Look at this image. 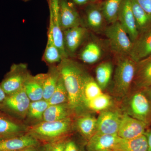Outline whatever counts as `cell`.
Here are the masks:
<instances>
[{
  "instance_id": "cell-1",
  "label": "cell",
  "mask_w": 151,
  "mask_h": 151,
  "mask_svg": "<svg viewBox=\"0 0 151 151\" xmlns=\"http://www.w3.org/2000/svg\"><path fill=\"white\" fill-rule=\"evenodd\" d=\"M68 95V104L72 111L84 107L83 88L89 75L81 65L68 58H63L58 65Z\"/></svg>"
},
{
  "instance_id": "cell-2",
  "label": "cell",
  "mask_w": 151,
  "mask_h": 151,
  "mask_svg": "<svg viewBox=\"0 0 151 151\" xmlns=\"http://www.w3.org/2000/svg\"><path fill=\"white\" fill-rule=\"evenodd\" d=\"M72 122L70 118L55 121H42L27 127V133L39 141L50 142L65 138L70 132Z\"/></svg>"
},
{
  "instance_id": "cell-3",
  "label": "cell",
  "mask_w": 151,
  "mask_h": 151,
  "mask_svg": "<svg viewBox=\"0 0 151 151\" xmlns=\"http://www.w3.org/2000/svg\"><path fill=\"white\" fill-rule=\"evenodd\" d=\"M136 65L129 56L122 57L119 60L114 76L113 92L116 96L125 97L129 92L134 79Z\"/></svg>"
},
{
  "instance_id": "cell-4",
  "label": "cell",
  "mask_w": 151,
  "mask_h": 151,
  "mask_svg": "<svg viewBox=\"0 0 151 151\" xmlns=\"http://www.w3.org/2000/svg\"><path fill=\"white\" fill-rule=\"evenodd\" d=\"M126 114L148 126L151 124V100L144 89L136 90L127 100Z\"/></svg>"
},
{
  "instance_id": "cell-5",
  "label": "cell",
  "mask_w": 151,
  "mask_h": 151,
  "mask_svg": "<svg viewBox=\"0 0 151 151\" xmlns=\"http://www.w3.org/2000/svg\"><path fill=\"white\" fill-rule=\"evenodd\" d=\"M111 50L119 56H129L133 42L119 22L111 24L105 29Z\"/></svg>"
},
{
  "instance_id": "cell-6",
  "label": "cell",
  "mask_w": 151,
  "mask_h": 151,
  "mask_svg": "<svg viewBox=\"0 0 151 151\" xmlns=\"http://www.w3.org/2000/svg\"><path fill=\"white\" fill-rule=\"evenodd\" d=\"M31 102L23 87L17 92L7 95L0 107V111L20 120L27 116Z\"/></svg>"
},
{
  "instance_id": "cell-7",
  "label": "cell",
  "mask_w": 151,
  "mask_h": 151,
  "mask_svg": "<svg viewBox=\"0 0 151 151\" xmlns=\"http://www.w3.org/2000/svg\"><path fill=\"white\" fill-rule=\"evenodd\" d=\"M29 74L26 64L14 63L0 84L7 95L12 94L24 87Z\"/></svg>"
},
{
  "instance_id": "cell-8",
  "label": "cell",
  "mask_w": 151,
  "mask_h": 151,
  "mask_svg": "<svg viewBox=\"0 0 151 151\" xmlns=\"http://www.w3.org/2000/svg\"><path fill=\"white\" fill-rule=\"evenodd\" d=\"M50 10L49 28L51 29L53 40L56 47L59 50L63 58H68L63 40V31L60 23V0H48Z\"/></svg>"
},
{
  "instance_id": "cell-9",
  "label": "cell",
  "mask_w": 151,
  "mask_h": 151,
  "mask_svg": "<svg viewBox=\"0 0 151 151\" xmlns=\"http://www.w3.org/2000/svg\"><path fill=\"white\" fill-rule=\"evenodd\" d=\"M147 126L125 113L121 117L117 135L124 139H134L145 134Z\"/></svg>"
},
{
  "instance_id": "cell-10",
  "label": "cell",
  "mask_w": 151,
  "mask_h": 151,
  "mask_svg": "<svg viewBox=\"0 0 151 151\" xmlns=\"http://www.w3.org/2000/svg\"><path fill=\"white\" fill-rule=\"evenodd\" d=\"M118 21L128 34L132 42L137 39L139 35L133 11L131 0H123L119 15Z\"/></svg>"
},
{
  "instance_id": "cell-11",
  "label": "cell",
  "mask_w": 151,
  "mask_h": 151,
  "mask_svg": "<svg viewBox=\"0 0 151 151\" xmlns=\"http://www.w3.org/2000/svg\"><path fill=\"white\" fill-rule=\"evenodd\" d=\"M40 145V142L27 133L0 139V151H17Z\"/></svg>"
},
{
  "instance_id": "cell-12",
  "label": "cell",
  "mask_w": 151,
  "mask_h": 151,
  "mask_svg": "<svg viewBox=\"0 0 151 151\" xmlns=\"http://www.w3.org/2000/svg\"><path fill=\"white\" fill-rule=\"evenodd\" d=\"M121 117L122 116L115 111L107 110L102 111L97 119L96 133L117 135Z\"/></svg>"
},
{
  "instance_id": "cell-13",
  "label": "cell",
  "mask_w": 151,
  "mask_h": 151,
  "mask_svg": "<svg viewBox=\"0 0 151 151\" xmlns=\"http://www.w3.org/2000/svg\"><path fill=\"white\" fill-rule=\"evenodd\" d=\"M27 127L19 119L0 111V139L25 134Z\"/></svg>"
},
{
  "instance_id": "cell-14",
  "label": "cell",
  "mask_w": 151,
  "mask_h": 151,
  "mask_svg": "<svg viewBox=\"0 0 151 151\" xmlns=\"http://www.w3.org/2000/svg\"><path fill=\"white\" fill-rule=\"evenodd\" d=\"M60 23L63 31L81 26V19L75 7L67 0H60Z\"/></svg>"
},
{
  "instance_id": "cell-15",
  "label": "cell",
  "mask_w": 151,
  "mask_h": 151,
  "mask_svg": "<svg viewBox=\"0 0 151 151\" xmlns=\"http://www.w3.org/2000/svg\"><path fill=\"white\" fill-rule=\"evenodd\" d=\"M151 55V27L141 33L133 42L129 56L135 62Z\"/></svg>"
},
{
  "instance_id": "cell-16",
  "label": "cell",
  "mask_w": 151,
  "mask_h": 151,
  "mask_svg": "<svg viewBox=\"0 0 151 151\" xmlns=\"http://www.w3.org/2000/svg\"><path fill=\"white\" fill-rule=\"evenodd\" d=\"M120 138L117 135L94 134L87 141V151H113L116 150Z\"/></svg>"
},
{
  "instance_id": "cell-17",
  "label": "cell",
  "mask_w": 151,
  "mask_h": 151,
  "mask_svg": "<svg viewBox=\"0 0 151 151\" xmlns=\"http://www.w3.org/2000/svg\"><path fill=\"white\" fill-rule=\"evenodd\" d=\"M136 90L151 86V55L137 63L134 82Z\"/></svg>"
},
{
  "instance_id": "cell-18",
  "label": "cell",
  "mask_w": 151,
  "mask_h": 151,
  "mask_svg": "<svg viewBox=\"0 0 151 151\" xmlns=\"http://www.w3.org/2000/svg\"><path fill=\"white\" fill-rule=\"evenodd\" d=\"M86 32V29L81 26L63 32L64 45L67 53L72 54L77 50L84 41Z\"/></svg>"
},
{
  "instance_id": "cell-19",
  "label": "cell",
  "mask_w": 151,
  "mask_h": 151,
  "mask_svg": "<svg viewBox=\"0 0 151 151\" xmlns=\"http://www.w3.org/2000/svg\"><path fill=\"white\" fill-rule=\"evenodd\" d=\"M43 87V99L48 101L53 94L60 76L58 66L52 65L48 72L40 73Z\"/></svg>"
},
{
  "instance_id": "cell-20",
  "label": "cell",
  "mask_w": 151,
  "mask_h": 151,
  "mask_svg": "<svg viewBox=\"0 0 151 151\" xmlns=\"http://www.w3.org/2000/svg\"><path fill=\"white\" fill-rule=\"evenodd\" d=\"M25 91L31 102L43 99L42 81L40 74L35 76L30 73L25 82Z\"/></svg>"
},
{
  "instance_id": "cell-21",
  "label": "cell",
  "mask_w": 151,
  "mask_h": 151,
  "mask_svg": "<svg viewBox=\"0 0 151 151\" xmlns=\"http://www.w3.org/2000/svg\"><path fill=\"white\" fill-rule=\"evenodd\" d=\"M71 111L68 103L49 105L44 113L43 121L55 122L70 118Z\"/></svg>"
},
{
  "instance_id": "cell-22",
  "label": "cell",
  "mask_w": 151,
  "mask_h": 151,
  "mask_svg": "<svg viewBox=\"0 0 151 151\" xmlns=\"http://www.w3.org/2000/svg\"><path fill=\"white\" fill-rule=\"evenodd\" d=\"M97 124V119L89 115L80 116L76 122L77 130L87 141L96 133Z\"/></svg>"
},
{
  "instance_id": "cell-23",
  "label": "cell",
  "mask_w": 151,
  "mask_h": 151,
  "mask_svg": "<svg viewBox=\"0 0 151 151\" xmlns=\"http://www.w3.org/2000/svg\"><path fill=\"white\" fill-rule=\"evenodd\" d=\"M131 1L132 11L140 34L151 27V15L139 5L137 0Z\"/></svg>"
},
{
  "instance_id": "cell-24",
  "label": "cell",
  "mask_w": 151,
  "mask_h": 151,
  "mask_svg": "<svg viewBox=\"0 0 151 151\" xmlns=\"http://www.w3.org/2000/svg\"><path fill=\"white\" fill-rule=\"evenodd\" d=\"M116 149L123 151H147V137L144 134L130 139H124L120 138Z\"/></svg>"
},
{
  "instance_id": "cell-25",
  "label": "cell",
  "mask_w": 151,
  "mask_h": 151,
  "mask_svg": "<svg viewBox=\"0 0 151 151\" xmlns=\"http://www.w3.org/2000/svg\"><path fill=\"white\" fill-rule=\"evenodd\" d=\"M102 53V50L100 45L96 42H90L81 51L80 59L86 64H93L100 59Z\"/></svg>"
},
{
  "instance_id": "cell-26",
  "label": "cell",
  "mask_w": 151,
  "mask_h": 151,
  "mask_svg": "<svg viewBox=\"0 0 151 151\" xmlns=\"http://www.w3.org/2000/svg\"><path fill=\"white\" fill-rule=\"evenodd\" d=\"M44 60L49 64L60 63L63 59L59 50L56 47L53 40L51 29L49 28L46 48L44 53Z\"/></svg>"
},
{
  "instance_id": "cell-27",
  "label": "cell",
  "mask_w": 151,
  "mask_h": 151,
  "mask_svg": "<svg viewBox=\"0 0 151 151\" xmlns=\"http://www.w3.org/2000/svg\"><path fill=\"white\" fill-rule=\"evenodd\" d=\"M123 0H106L103 3L101 11L105 20L113 24L118 21V15Z\"/></svg>"
},
{
  "instance_id": "cell-28",
  "label": "cell",
  "mask_w": 151,
  "mask_h": 151,
  "mask_svg": "<svg viewBox=\"0 0 151 151\" xmlns=\"http://www.w3.org/2000/svg\"><path fill=\"white\" fill-rule=\"evenodd\" d=\"M113 65L109 62L102 63L99 64L95 70L96 81L102 90L108 86L113 73Z\"/></svg>"
},
{
  "instance_id": "cell-29",
  "label": "cell",
  "mask_w": 151,
  "mask_h": 151,
  "mask_svg": "<svg viewBox=\"0 0 151 151\" xmlns=\"http://www.w3.org/2000/svg\"><path fill=\"white\" fill-rule=\"evenodd\" d=\"M104 17L101 9L95 5H91L86 11V21L91 29L100 30L103 24Z\"/></svg>"
},
{
  "instance_id": "cell-30",
  "label": "cell",
  "mask_w": 151,
  "mask_h": 151,
  "mask_svg": "<svg viewBox=\"0 0 151 151\" xmlns=\"http://www.w3.org/2000/svg\"><path fill=\"white\" fill-rule=\"evenodd\" d=\"M49 105L48 101L44 99L31 102L27 116L32 121H37L38 123L42 122L44 113Z\"/></svg>"
},
{
  "instance_id": "cell-31",
  "label": "cell",
  "mask_w": 151,
  "mask_h": 151,
  "mask_svg": "<svg viewBox=\"0 0 151 151\" xmlns=\"http://www.w3.org/2000/svg\"><path fill=\"white\" fill-rule=\"evenodd\" d=\"M112 103L111 97L103 93L92 100L84 103V107L95 111H102L107 110Z\"/></svg>"
},
{
  "instance_id": "cell-32",
  "label": "cell",
  "mask_w": 151,
  "mask_h": 151,
  "mask_svg": "<svg viewBox=\"0 0 151 151\" xmlns=\"http://www.w3.org/2000/svg\"><path fill=\"white\" fill-rule=\"evenodd\" d=\"M103 93V90L97 84V81L89 76L86 78L83 88L82 94L83 105L85 102L92 100Z\"/></svg>"
},
{
  "instance_id": "cell-33",
  "label": "cell",
  "mask_w": 151,
  "mask_h": 151,
  "mask_svg": "<svg viewBox=\"0 0 151 151\" xmlns=\"http://www.w3.org/2000/svg\"><path fill=\"white\" fill-rule=\"evenodd\" d=\"M48 101L50 105H59L68 103L67 90L60 74L55 90Z\"/></svg>"
},
{
  "instance_id": "cell-34",
  "label": "cell",
  "mask_w": 151,
  "mask_h": 151,
  "mask_svg": "<svg viewBox=\"0 0 151 151\" xmlns=\"http://www.w3.org/2000/svg\"><path fill=\"white\" fill-rule=\"evenodd\" d=\"M67 140L65 138L46 143L41 146L40 151H63Z\"/></svg>"
},
{
  "instance_id": "cell-35",
  "label": "cell",
  "mask_w": 151,
  "mask_h": 151,
  "mask_svg": "<svg viewBox=\"0 0 151 151\" xmlns=\"http://www.w3.org/2000/svg\"><path fill=\"white\" fill-rule=\"evenodd\" d=\"M63 151H81L77 143L74 141L67 140Z\"/></svg>"
},
{
  "instance_id": "cell-36",
  "label": "cell",
  "mask_w": 151,
  "mask_h": 151,
  "mask_svg": "<svg viewBox=\"0 0 151 151\" xmlns=\"http://www.w3.org/2000/svg\"><path fill=\"white\" fill-rule=\"evenodd\" d=\"M137 1L147 13L151 15V0H137Z\"/></svg>"
},
{
  "instance_id": "cell-37",
  "label": "cell",
  "mask_w": 151,
  "mask_h": 151,
  "mask_svg": "<svg viewBox=\"0 0 151 151\" xmlns=\"http://www.w3.org/2000/svg\"><path fill=\"white\" fill-rule=\"evenodd\" d=\"M145 135L147 137V151H151V129L146 130Z\"/></svg>"
},
{
  "instance_id": "cell-38",
  "label": "cell",
  "mask_w": 151,
  "mask_h": 151,
  "mask_svg": "<svg viewBox=\"0 0 151 151\" xmlns=\"http://www.w3.org/2000/svg\"><path fill=\"white\" fill-rule=\"evenodd\" d=\"M7 94L2 88L0 84V107L2 105L6 97Z\"/></svg>"
},
{
  "instance_id": "cell-39",
  "label": "cell",
  "mask_w": 151,
  "mask_h": 151,
  "mask_svg": "<svg viewBox=\"0 0 151 151\" xmlns=\"http://www.w3.org/2000/svg\"><path fill=\"white\" fill-rule=\"evenodd\" d=\"M41 146L37 147H33L28 148L24 149L17 151H40Z\"/></svg>"
},
{
  "instance_id": "cell-40",
  "label": "cell",
  "mask_w": 151,
  "mask_h": 151,
  "mask_svg": "<svg viewBox=\"0 0 151 151\" xmlns=\"http://www.w3.org/2000/svg\"><path fill=\"white\" fill-rule=\"evenodd\" d=\"M89 0H73V2L78 5L81 6L85 4Z\"/></svg>"
},
{
  "instance_id": "cell-41",
  "label": "cell",
  "mask_w": 151,
  "mask_h": 151,
  "mask_svg": "<svg viewBox=\"0 0 151 151\" xmlns=\"http://www.w3.org/2000/svg\"><path fill=\"white\" fill-rule=\"evenodd\" d=\"M144 90H145V92L147 94L149 98H150L151 100V86H150V87H148L147 89H144Z\"/></svg>"
},
{
  "instance_id": "cell-42",
  "label": "cell",
  "mask_w": 151,
  "mask_h": 151,
  "mask_svg": "<svg viewBox=\"0 0 151 151\" xmlns=\"http://www.w3.org/2000/svg\"><path fill=\"white\" fill-rule=\"evenodd\" d=\"M113 151H123L121 150H118V149H116V150H113Z\"/></svg>"
},
{
  "instance_id": "cell-43",
  "label": "cell",
  "mask_w": 151,
  "mask_h": 151,
  "mask_svg": "<svg viewBox=\"0 0 151 151\" xmlns=\"http://www.w3.org/2000/svg\"><path fill=\"white\" fill-rule=\"evenodd\" d=\"M22 1H23L24 2H27L29 1L30 0H22Z\"/></svg>"
}]
</instances>
